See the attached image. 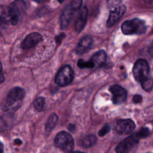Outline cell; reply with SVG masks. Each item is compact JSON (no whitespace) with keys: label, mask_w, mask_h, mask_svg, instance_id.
I'll list each match as a JSON object with an SVG mask.
<instances>
[{"label":"cell","mask_w":153,"mask_h":153,"mask_svg":"<svg viewBox=\"0 0 153 153\" xmlns=\"http://www.w3.org/2000/svg\"><path fill=\"white\" fill-rule=\"evenodd\" d=\"M25 96V91L23 88L19 87L13 88L2 103V110L9 113L14 112L20 106Z\"/></svg>","instance_id":"6da1fadb"},{"label":"cell","mask_w":153,"mask_h":153,"mask_svg":"<svg viewBox=\"0 0 153 153\" xmlns=\"http://www.w3.org/2000/svg\"><path fill=\"white\" fill-rule=\"evenodd\" d=\"M146 29L145 21L138 18L126 20L121 25L122 32L125 35H141L146 32Z\"/></svg>","instance_id":"7a4b0ae2"},{"label":"cell","mask_w":153,"mask_h":153,"mask_svg":"<svg viewBox=\"0 0 153 153\" xmlns=\"http://www.w3.org/2000/svg\"><path fill=\"white\" fill-rule=\"evenodd\" d=\"M149 66L146 60L139 59L133 68V74L135 79L142 83L149 77Z\"/></svg>","instance_id":"3957f363"},{"label":"cell","mask_w":153,"mask_h":153,"mask_svg":"<svg viewBox=\"0 0 153 153\" xmlns=\"http://www.w3.org/2000/svg\"><path fill=\"white\" fill-rule=\"evenodd\" d=\"M54 143L57 147L60 148L65 152H70L73 149L74 142L72 136L69 133L63 131L56 135Z\"/></svg>","instance_id":"277c9868"},{"label":"cell","mask_w":153,"mask_h":153,"mask_svg":"<svg viewBox=\"0 0 153 153\" xmlns=\"http://www.w3.org/2000/svg\"><path fill=\"white\" fill-rule=\"evenodd\" d=\"M74 75L72 68L69 65H65L58 71L55 78V82L60 87L66 86L72 81Z\"/></svg>","instance_id":"5b68a950"},{"label":"cell","mask_w":153,"mask_h":153,"mask_svg":"<svg viewBox=\"0 0 153 153\" xmlns=\"http://www.w3.org/2000/svg\"><path fill=\"white\" fill-rule=\"evenodd\" d=\"M12 18V25H15L18 23L22 16L26 10V4L23 0H16L9 5Z\"/></svg>","instance_id":"8992f818"},{"label":"cell","mask_w":153,"mask_h":153,"mask_svg":"<svg viewBox=\"0 0 153 153\" xmlns=\"http://www.w3.org/2000/svg\"><path fill=\"white\" fill-rule=\"evenodd\" d=\"M139 142V139L135 134L130 136L126 139L121 142L116 147L117 153H128L130 152Z\"/></svg>","instance_id":"52a82bcc"},{"label":"cell","mask_w":153,"mask_h":153,"mask_svg":"<svg viewBox=\"0 0 153 153\" xmlns=\"http://www.w3.org/2000/svg\"><path fill=\"white\" fill-rule=\"evenodd\" d=\"M109 91L112 94V101L115 105L123 103L126 99L127 91L121 85L113 84L109 88Z\"/></svg>","instance_id":"ba28073f"},{"label":"cell","mask_w":153,"mask_h":153,"mask_svg":"<svg viewBox=\"0 0 153 153\" xmlns=\"http://www.w3.org/2000/svg\"><path fill=\"white\" fill-rule=\"evenodd\" d=\"M135 128L134 123L130 119H122L117 121L115 130L118 133L121 134H129Z\"/></svg>","instance_id":"9c48e42d"},{"label":"cell","mask_w":153,"mask_h":153,"mask_svg":"<svg viewBox=\"0 0 153 153\" xmlns=\"http://www.w3.org/2000/svg\"><path fill=\"white\" fill-rule=\"evenodd\" d=\"M126 11V7L124 5H120L119 7L114 8L109 14L106 26L108 27H112L123 16Z\"/></svg>","instance_id":"30bf717a"},{"label":"cell","mask_w":153,"mask_h":153,"mask_svg":"<svg viewBox=\"0 0 153 153\" xmlns=\"http://www.w3.org/2000/svg\"><path fill=\"white\" fill-rule=\"evenodd\" d=\"M42 39V37L39 33L37 32L31 33L25 38L21 47L23 49H29L38 44Z\"/></svg>","instance_id":"8fae6325"},{"label":"cell","mask_w":153,"mask_h":153,"mask_svg":"<svg viewBox=\"0 0 153 153\" xmlns=\"http://www.w3.org/2000/svg\"><path fill=\"white\" fill-rule=\"evenodd\" d=\"M88 10L85 6L82 7L78 13L74 23V26L76 31L80 32L84 27L87 19Z\"/></svg>","instance_id":"7c38bea8"},{"label":"cell","mask_w":153,"mask_h":153,"mask_svg":"<svg viewBox=\"0 0 153 153\" xmlns=\"http://www.w3.org/2000/svg\"><path fill=\"white\" fill-rule=\"evenodd\" d=\"M93 43V39L90 35L84 36L78 42L76 48V53L78 54H82L88 51L91 47Z\"/></svg>","instance_id":"4fadbf2b"},{"label":"cell","mask_w":153,"mask_h":153,"mask_svg":"<svg viewBox=\"0 0 153 153\" xmlns=\"http://www.w3.org/2000/svg\"><path fill=\"white\" fill-rule=\"evenodd\" d=\"M75 12V11L71 9L69 5L65 8L60 17V25L62 28H65L68 26Z\"/></svg>","instance_id":"5bb4252c"},{"label":"cell","mask_w":153,"mask_h":153,"mask_svg":"<svg viewBox=\"0 0 153 153\" xmlns=\"http://www.w3.org/2000/svg\"><path fill=\"white\" fill-rule=\"evenodd\" d=\"M0 20L5 24L13 23V18L9 6L0 5Z\"/></svg>","instance_id":"9a60e30c"},{"label":"cell","mask_w":153,"mask_h":153,"mask_svg":"<svg viewBox=\"0 0 153 153\" xmlns=\"http://www.w3.org/2000/svg\"><path fill=\"white\" fill-rule=\"evenodd\" d=\"M91 60L94 63L95 66H100L104 64L106 60V54L103 50H99L93 55Z\"/></svg>","instance_id":"2e32d148"},{"label":"cell","mask_w":153,"mask_h":153,"mask_svg":"<svg viewBox=\"0 0 153 153\" xmlns=\"http://www.w3.org/2000/svg\"><path fill=\"white\" fill-rule=\"evenodd\" d=\"M57 120H58V117L55 113H53L50 115V116L48 117L46 125H45V129H46L47 133H49L52 131V130L56 126Z\"/></svg>","instance_id":"e0dca14e"},{"label":"cell","mask_w":153,"mask_h":153,"mask_svg":"<svg viewBox=\"0 0 153 153\" xmlns=\"http://www.w3.org/2000/svg\"><path fill=\"white\" fill-rule=\"evenodd\" d=\"M96 142V137L94 135L91 134L85 136L81 140V145L84 148H89L92 146Z\"/></svg>","instance_id":"ac0fdd59"},{"label":"cell","mask_w":153,"mask_h":153,"mask_svg":"<svg viewBox=\"0 0 153 153\" xmlns=\"http://www.w3.org/2000/svg\"><path fill=\"white\" fill-rule=\"evenodd\" d=\"M77 65L78 67L81 69L93 68L95 66L94 63L91 61V59L87 62L84 61L83 59H79V60L77 62Z\"/></svg>","instance_id":"d6986e66"},{"label":"cell","mask_w":153,"mask_h":153,"mask_svg":"<svg viewBox=\"0 0 153 153\" xmlns=\"http://www.w3.org/2000/svg\"><path fill=\"white\" fill-rule=\"evenodd\" d=\"M44 104H45V99L42 97H39L36 98L33 102V105L35 108L38 111H41L43 109Z\"/></svg>","instance_id":"ffe728a7"},{"label":"cell","mask_w":153,"mask_h":153,"mask_svg":"<svg viewBox=\"0 0 153 153\" xmlns=\"http://www.w3.org/2000/svg\"><path fill=\"white\" fill-rule=\"evenodd\" d=\"M142 88L146 91H151L152 88V79L151 76H149L145 81L141 83Z\"/></svg>","instance_id":"44dd1931"},{"label":"cell","mask_w":153,"mask_h":153,"mask_svg":"<svg viewBox=\"0 0 153 153\" xmlns=\"http://www.w3.org/2000/svg\"><path fill=\"white\" fill-rule=\"evenodd\" d=\"M82 0H71L70 3L68 5L69 7L74 11H78L81 8Z\"/></svg>","instance_id":"7402d4cb"},{"label":"cell","mask_w":153,"mask_h":153,"mask_svg":"<svg viewBox=\"0 0 153 153\" xmlns=\"http://www.w3.org/2000/svg\"><path fill=\"white\" fill-rule=\"evenodd\" d=\"M149 129L148 128L144 127V128H142L139 131L136 133L135 135L137 137V138L139 139L141 138H145L147 137L149 135Z\"/></svg>","instance_id":"603a6c76"},{"label":"cell","mask_w":153,"mask_h":153,"mask_svg":"<svg viewBox=\"0 0 153 153\" xmlns=\"http://www.w3.org/2000/svg\"><path fill=\"white\" fill-rule=\"evenodd\" d=\"M110 126L108 124L105 125L99 131V135L100 136H103L105 135L107 133H108L110 130Z\"/></svg>","instance_id":"cb8c5ba5"},{"label":"cell","mask_w":153,"mask_h":153,"mask_svg":"<svg viewBox=\"0 0 153 153\" xmlns=\"http://www.w3.org/2000/svg\"><path fill=\"white\" fill-rule=\"evenodd\" d=\"M142 100V97L140 95H138V94H136L135 96H134V97H133V102L134 103H140Z\"/></svg>","instance_id":"d4e9b609"},{"label":"cell","mask_w":153,"mask_h":153,"mask_svg":"<svg viewBox=\"0 0 153 153\" xmlns=\"http://www.w3.org/2000/svg\"><path fill=\"white\" fill-rule=\"evenodd\" d=\"M4 81V76L3 74V71H2V64L0 62V84L2 83Z\"/></svg>","instance_id":"484cf974"},{"label":"cell","mask_w":153,"mask_h":153,"mask_svg":"<svg viewBox=\"0 0 153 153\" xmlns=\"http://www.w3.org/2000/svg\"><path fill=\"white\" fill-rule=\"evenodd\" d=\"M68 128H69V130L70 131H73L75 129V126H74V124H69V126H68Z\"/></svg>","instance_id":"4316f807"},{"label":"cell","mask_w":153,"mask_h":153,"mask_svg":"<svg viewBox=\"0 0 153 153\" xmlns=\"http://www.w3.org/2000/svg\"><path fill=\"white\" fill-rule=\"evenodd\" d=\"M0 153H4V146L1 142H0Z\"/></svg>","instance_id":"83f0119b"},{"label":"cell","mask_w":153,"mask_h":153,"mask_svg":"<svg viewBox=\"0 0 153 153\" xmlns=\"http://www.w3.org/2000/svg\"><path fill=\"white\" fill-rule=\"evenodd\" d=\"M14 143H15V144H17V145H20V144L22 143V141H21L20 139H16V140H14Z\"/></svg>","instance_id":"f1b7e54d"},{"label":"cell","mask_w":153,"mask_h":153,"mask_svg":"<svg viewBox=\"0 0 153 153\" xmlns=\"http://www.w3.org/2000/svg\"><path fill=\"white\" fill-rule=\"evenodd\" d=\"M35 1H36V2H43L44 1H45V0H34Z\"/></svg>","instance_id":"f546056e"},{"label":"cell","mask_w":153,"mask_h":153,"mask_svg":"<svg viewBox=\"0 0 153 153\" xmlns=\"http://www.w3.org/2000/svg\"><path fill=\"white\" fill-rule=\"evenodd\" d=\"M72 153H85V152H79V151H75V152H73Z\"/></svg>","instance_id":"4dcf8cb0"},{"label":"cell","mask_w":153,"mask_h":153,"mask_svg":"<svg viewBox=\"0 0 153 153\" xmlns=\"http://www.w3.org/2000/svg\"><path fill=\"white\" fill-rule=\"evenodd\" d=\"M57 1H58L59 2H60V3H61V2H63L65 0H57Z\"/></svg>","instance_id":"1f68e13d"}]
</instances>
